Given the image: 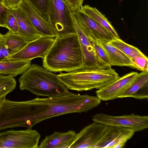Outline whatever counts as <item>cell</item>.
I'll use <instances>...</instances> for the list:
<instances>
[{
	"instance_id": "13",
	"label": "cell",
	"mask_w": 148,
	"mask_h": 148,
	"mask_svg": "<svg viewBox=\"0 0 148 148\" xmlns=\"http://www.w3.org/2000/svg\"><path fill=\"white\" fill-rule=\"evenodd\" d=\"M138 73L133 72L121 77L96 92L101 100L108 101L118 98L134 80Z\"/></svg>"
},
{
	"instance_id": "2",
	"label": "cell",
	"mask_w": 148,
	"mask_h": 148,
	"mask_svg": "<svg viewBox=\"0 0 148 148\" xmlns=\"http://www.w3.org/2000/svg\"><path fill=\"white\" fill-rule=\"evenodd\" d=\"M44 67L54 73L69 72L82 68V54L76 34L59 38L42 60Z\"/></svg>"
},
{
	"instance_id": "10",
	"label": "cell",
	"mask_w": 148,
	"mask_h": 148,
	"mask_svg": "<svg viewBox=\"0 0 148 148\" xmlns=\"http://www.w3.org/2000/svg\"><path fill=\"white\" fill-rule=\"evenodd\" d=\"M108 127L94 122L76 134L68 148H95L105 134Z\"/></svg>"
},
{
	"instance_id": "22",
	"label": "cell",
	"mask_w": 148,
	"mask_h": 148,
	"mask_svg": "<svg viewBox=\"0 0 148 148\" xmlns=\"http://www.w3.org/2000/svg\"><path fill=\"white\" fill-rule=\"evenodd\" d=\"M108 42L131 59L137 57L146 56L138 48L127 43L120 38H114Z\"/></svg>"
},
{
	"instance_id": "21",
	"label": "cell",
	"mask_w": 148,
	"mask_h": 148,
	"mask_svg": "<svg viewBox=\"0 0 148 148\" xmlns=\"http://www.w3.org/2000/svg\"><path fill=\"white\" fill-rule=\"evenodd\" d=\"M2 42L8 49L10 55L19 51L29 42L19 34L10 30L3 35Z\"/></svg>"
},
{
	"instance_id": "33",
	"label": "cell",
	"mask_w": 148,
	"mask_h": 148,
	"mask_svg": "<svg viewBox=\"0 0 148 148\" xmlns=\"http://www.w3.org/2000/svg\"><path fill=\"white\" fill-rule=\"evenodd\" d=\"M3 0H0V3H2Z\"/></svg>"
},
{
	"instance_id": "20",
	"label": "cell",
	"mask_w": 148,
	"mask_h": 148,
	"mask_svg": "<svg viewBox=\"0 0 148 148\" xmlns=\"http://www.w3.org/2000/svg\"><path fill=\"white\" fill-rule=\"evenodd\" d=\"M31 65V60L0 61V74L13 77L22 74Z\"/></svg>"
},
{
	"instance_id": "32",
	"label": "cell",
	"mask_w": 148,
	"mask_h": 148,
	"mask_svg": "<svg viewBox=\"0 0 148 148\" xmlns=\"http://www.w3.org/2000/svg\"><path fill=\"white\" fill-rule=\"evenodd\" d=\"M3 35L0 33V42L3 40Z\"/></svg>"
},
{
	"instance_id": "9",
	"label": "cell",
	"mask_w": 148,
	"mask_h": 148,
	"mask_svg": "<svg viewBox=\"0 0 148 148\" xmlns=\"http://www.w3.org/2000/svg\"><path fill=\"white\" fill-rule=\"evenodd\" d=\"M70 15L82 54L83 65L82 68H111L104 64L97 58L90 39L86 35L79 25L73 13L71 12Z\"/></svg>"
},
{
	"instance_id": "34",
	"label": "cell",
	"mask_w": 148,
	"mask_h": 148,
	"mask_svg": "<svg viewBox=\"0 0 148 148\" xmlns=\"http://www.w3.org/2000/svg\"><path fill=\"white\" fill-rule=\"evenodd\" d=\"M64 0L66 3V0Z\"/></svg>"
},
{
	"instance_id": "28",
	"label": "cell",
	"mask_w": 148,
	"mask_h": 148,
	"mask_svg": "<svg viewBox=\"0 0 148 148\" xmlns=\"http://www.w3.org/2000/svg\"><path fill=\"white\" fill-rule=\"evenodd\" d=\"M10 12L9 8L0 3V27L7 28L6 22Z\"/></svg>"
},
{
	"instance_id": "15",
	"label": "cell",
	"mask_w": 148,
	"mask_h": 148,
	"mask_svg": "<svg viewBox=\"0 0 148 148\" xmlns=\"http://www.w3.org/2000/svg\"><path fill=\"white\" fill-rule=\"evenodd\" d=\"M9 9L17 21L19 28L18 34L27 41L30 42L42 36L35 29L27 15L20 7L15 10Z\"/></svg>"
},
{
	"instance_id": "16",
	"label": "cell",
	"mask_w": 148,
	"mask_h": 148,
	"mask_svg": "<svg viewBox=\"0 0 148 148\" xmlns=\"http://www.w3.org/2000/svg\"><path fill=\"white\" fill-rule=\"evenodd\" d=\"M148 72L138 73L134 80L118 98L132 97L139 99H148Z\"/></svg>"
},
{
	"instance_id": "8",
	"label": "cell",
	"mask_w": 148,
	"mask_h": 148,
	"mask_svg": "<svg viewBox=\"0 0 148 148\" xmlns=\"http://www.w3.org/2000/svg\"><path fill=\"white\" fill-rule=\"evenodd\" d=\"M55 38L41 36L29 42L17 53L9 56L10 60H32L37 58H44L55 41Z\"/></svg>"
},
{
	"instance_id": "18",
	"label": "cell",
	"mask_w": 148,
	"mask_h": 148,
	"mask_svg": "<svg viewBox=\"0 0 148 148\" xmlns=\"http://www.w3.org/2000/svg\"><path fill=\"white\" fill-rule=\"evenodd\" d=\"M106 52L111 66H128L134 68L131 59L108 42L97 40Z\"/></svg>"
},
{
	"instance_id": "26",
	"label": "cell",
	"mask_w": 148,
	"mask_h": 148,
	"mask_svg": "<svg viewBox=\"0 0 148 148\" xmlns=\"http://www.w3.org/2000/svg\"><path fill=\"white\" fill-rule=\"evenodd\" d=\"M131 60L134 64V68L143 71L148 72V59L146 56L137 57Z\"/></svg>"
},
{
	"instance_id": "30",
	"label": "cell",
	"mask_w": 148,
	"mask_h": 148,
	"mask_svg": "<svg viewBox=\"0 0 148 148\" xmlns=\"http://www.w3.org/2000/svg\"><path fill=\"white\" fill-rule=\"evenodd\" d=\"M23 0H3V4L9 9L13 10L19 8Z\"/></svg>"
},
{
	"instance_id": "25",
	"label": "cell",
	"mask_w": 148,
	"mask_h": 148,
	"mask_svg": "<svg viewBox=\"0 0 148 148\" xmlns=\"http://www.w3.org/2000/svg\"><path fill=\"white\" fill-rule=\"evenodd\" d=\"M90 39L97 58L106 65L111 68L112 66L109 57L103 48L97 40Z\"/></svg>"
},
{
	"instance_id": "23",
	"label": "cell",
	"mask_w": 148,
	"mask_h": 148,
	"mask_svg": "<svg viewBox=\"0 0 148 148\" xmlns=\"http://www.w3.org/2000/svg\"><path fill=\"white\" fill-rule=\"evenodd\" d=\"M16 82L9 75L0 74V102L6 99V96L15 88Z\"/></svg>"
},
{
	"instance_id": "17",
	"label": "cell",
	"mask_w": 148,
	"mask_h": 148,
	"mask_svg": "<svg viewBox=\"0 0 148 148\" xmlns=\"http://www.w3.org/2000/svg\"><path fill=\"white\" fill-rule=\"evenodd\" d=\"M76 133L69 130L64 132H57L46 136L39 145V148H69Z\"/></svg>"
},
{
	"instance_id": "29",
	"label": "cell",
	"mask_w": 148,
	"mask_h": 148,
	"mask_svg": "<svg viewBox=\"0 0 148 148\" xmlns=\"http://www.w3.org/2000/svg\"><path fill=\"white\" fill-rule=\"evenodd\" d=\"M84 0H66V3L70 10L73 12L79 10L83 5Z\"/></svg>"
},
{
	"instance_id": "14",
	"label": "cell",
	"mask_w": 148,
	"mask_h": 148,
	"mask_svg": "<svg viewBox=\"0 0 148 148\" xmlns=\"http://www.w3.org/2000/svg\"><path fill=\"white\" fill-rule=\"evenodd\" d=\"M26 14L35 29L42 36L56 37L49 23L46 20L28 0H23L19 7Z\"/></svg>"
},
{
	"instance_id": "31",
	"label": "cell",
	"mask_w": 148,
	"mask_h": 148,
	"mask_svg": "<svg viewBox=\"0 0 148 148\" xmlns=\"http://www.w3.org/2000/svg\"><path fill=\"white\" fill-rule=\"evenodd\" d=\"M2 45V41L0 42V61L4 60L6 59L3 56L1 52V47Z\"/></svg>"
},
{
	"instance_id": "12",
	"label": "cell",
	"mask_w": 148,
	"mask_h": 148,
	"mask_svg": "<svg viewBox=\"0 0 148 148\" xmlns=\"http://www.w3.org/2000/svg\"><path fill=\"white\" fill-rule=\"evenodd\" d=\"M73 12L79 25L89 39L109 42L114 38L97 22L79 10Z\"/></svg>"
},
{
	"instance_id": "6",
	"label": "cell",
	"mask_w": 148,
	"mask_h": 148,
	"mask_svg": "<svg viewBox=\"0 0 148 148\" xmlns=\"http://www.w3.org/2000/svg\"><path fill=\"white\" fill-rule=\"evenodd\" d=\"M40 134L36 130H8L0 132V148H38Z\"/></svg>"
},
{
	"instance_id": "19",
	"label": "cell",
	"mask_w": 148,
	"mask_h": 148,
	"mask_svg": "<svg viewBox=\"0 0 148 148\" xmlns=\"http://www.w3.org/2000/svg\"><path fill=\"white\" fill-rule=\"evenodd\" d=\"M79 10L97 22L114 38H120L118 34L105 15L96 8L88 5H82Z\"/></svg>"
},
{
	"instance_id": "1",
	"label": "cell",
	"mask_w": 148,
	"mask_h": 148,
	"mask_svg": "<svg viewBox=\"0 0 148 148\" xmlns=\"http://www.w3.org/2000/svg\"><path fill=\"white\" fill-rule=\"evenodd\" d=\"M101 100L97 96L81 95L69 92L59 96L36 98L27 101L28 113V129L53 117L86 112L98 106Z\"/></svg>"
},
{
	"instance_id": "3",
	"label": "cell",
	"mask_w": 148,
	"mask_h": 148,
	"mask_svg": "<svg viewBox=\"0 0 148 148\" xmlns=\"http://www.w3.org/2000/svg\"><path fill=\"white\" fill-rule=\"evenodd\" d=\"M41 66L32 64L18 79L19 88L38 96L56 97L66 94L68 89L57 75Z\"/></svg>"
},
{
	"instance_id": "4",
	"label": "cell",
	"mask_w": 148,
	"mask_h": 148,
	"mask_svg": "<svg viewBox=\"0 0 148 148\" xmlns=\"http://www.w3.org/2000/svg\"><path fill=\"white\" fill-rule=\"evenodd\" d=\"M68 90L82 91L99 89L113 82L119 77L114 69L84 68L57 75Z\"/></svg>"
},
{
	"instance_id": "27",
	"label": "cell",
	"mask_w": 148,
	"mask_h": 148,
	"mask_svg": "<svg viewBox=\"0 0 148 148\" xmlns=\"http://www.w3.org/2000/svg\"><path fill=\"white\" fill-rule=\"evenodd\" d=\"M6 25L7 28L9 30L14 33L18 34L19 28L17 21L10 11L8 16Z\"/></svg>"
},
{
	"instance_id": "11",
	"label": "cell",
	"mask_w": 148,
	"mask_h": 148,
	"mask_svg": "<svg viewBox=\"0 0 148 148\" xmlns=\"http://www.w3.org/2000/svg\"><path fill=\"white\" fill-rule=\"evenodd\" d=\"M135 132L123 127L108 126L95 148H121L133 136Z\"/></svg>"
},
{
	"instance_id": "5",
	"label": "cell",
	"mask_w": 148,
	"mask_h": 148,
	"mask_svg": "<svg viewBox=\"0 0 148 148\" xmlns=\"http://www.w3.org/2000/svg\"><path fill=\"white\" fill-rule=\"evenodd\" d=\"M49 23L56 37L76 34L71 16V11L64 0H49Z\"/></svg>"
},
{
	"instance_id": "7",
	"label": "cell",
	"mask_w": 148,
	"mask_h": 148,
	"mask_svg": "<svg viewBox=\"0 0 148 148\" xmlns=\"http://www.w3.org/2000/svg\"><path fill=\"white\" fill-rule=\"evenodd\" d=\"M92 120L108 126L127 128L135 132L142 130L148 127V116H141L134 113L120 116L98 113L93 116Z\"/></svg>"
},
{
	"instance_id": "24",
	"label": "cell",
	"mask_w": 148,
	"mask_h": 148,
	"mask_svg": "<svg viewBox=\"0 0 148 148\" xmlns=\"http://www.w3.org/2000/svg\"><path fill=\"white\" fill-rule=\"evenodd\" d=\"M42 16L49 23V0H28Z\"/></svg>"
}]
</instances>
